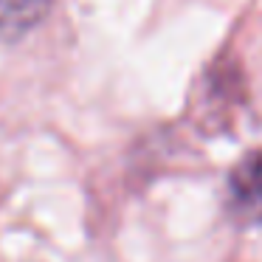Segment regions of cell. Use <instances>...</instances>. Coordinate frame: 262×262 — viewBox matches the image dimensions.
<instances>
[{
	"label": "cell",
	"mask_w": 262,
	"mask_h": 262,
	"mask_svg": "<svg viewBox=\"0 0 262 262\" xmlns=\"http://www.w3.org/2000/svg\"><path fill=\"white\" fill-rule=\"evenodd\" d=\"M228 203L234 217L262 223V149L248 152L228 175Z\"/></svg>",
	"instance_id": "cell-1"
},
{
	"label": "cell",
	"mask_w": 262,
	"mask_h": 262,
	"mask_svg": "<svg viewBox=\"0 0 262 262\" xmlns=\"http://www.w3.org/2000/svg\"><path fill=\"white\" fill-rule=\"evenodd\" d=\"M54 0H0V37L3 40H17L26 31H31Z\"/></svg>",
	"instance_id": "cell-2"
}]
</instances>
